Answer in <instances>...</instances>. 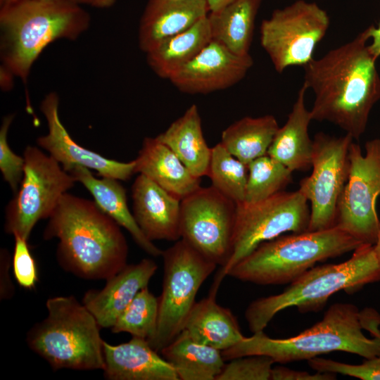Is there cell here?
Wrapping results in <instances>:
<instances>
[{"instance_id": "cell-1", "label": "cell", "mask_w": 380, "mask_h": 380, "mask_svg": "<svg viewBox=\"0 0 380 380\" xmlns=\"http://www.w3.org/2000/svg\"><path fill=\"white\" fill-rule=\"evenodd\" d=\"M369 28L350 42L303 66L304 82L315 95L312 120L331 122L355 140L365 132L380 99V77L369 49Z\"/></svg>"}, {"instance_id": "cell-2", "label": "cell", "mask_w": 380, "mask_h": 380, "mask_svg": "<svg viewBox=\"0 0 380 380\" xmlns=\"http://www.w3.org/2000/svg\"><path fill=\"white\" fill-rule=\"evenodd\" d=\"M48 219L43 238L58 239L56 258L64 270L84 279L106 280L127 264L120 226L94 201L65 193Z\"/></svg>"}, {"instance_id": "cell-3", "label": "cell", "mask_w": 380, "mask_h": 380, "mask_svg": "<svg viewBox=\"0 0 380 380\" xmlns=\"http://www.w3.org/2000/svg\"><path fill=\"white\" fill-rule=\"evenodd\" d=\"M90 15L72 0H20L0 8L1 70L27 81L31 68L53 42L75 40Z\"/></svg>"}, {"instance_id": "cell-4", "label": "cell", "mask_w": 380, "mask_h": 380, "mask_svg": "<svg viewBox=\"0 0 380 380\" xmlns=\"http://www.w3.org/2000/svg\"><path fill=\"white\" fill-rule=\"evenodd\" d=\"M360 310L352 303L331 305L323 318L299 334L286 338H272L264 331L244 337L232 347L222 351L224 360L263 355L274 362L285 364L308 360L333 351H343L365 359L380 355L373 338L363 334Z\"/></svg>"}, {"instance_id": "cell-5", "label": "cell", "mask_w": 380, "mask_h": 380, "mask_svg": "<svg viewBox=\"0 0 380 380\" xmlns=\"http://www.w3.org/2000/svg\"><path fill=\"white\" fill-rule=\"evenodd\" d=\"M380 281V265L374 245L362 243L346 261L314 266L291 282L281 293L253 300L245 319L250 331H264L280 311L296 307L301 312L322 309L329 297L339 291L354 293Z\"/></svg>"}, {"instance_id": "cell-6", "label": "cell", "mask_w": 380, "mask_h": 380, "mask_svg": "<svg viewBox=\"0 0 380 380\" xmlns=\"http://www.w3.org/2000/svg\"><path fill=\"white\" fill-rule=\"evenodd\" d=\"M361 244L336 226L281 234L261 243L226 276L258 285L290 284L316 263L354 251Z\"/></svg>"}, {"instance_id": "cell-7", "label": "cell", "mask_w": 380, "mask_h": 380, "mask_svg": "<svg viewBox=\"0 0 380 380\" xmlns=\"http://www.w3.org/2000/svg\"><path fill=\"white\" fill-rule=\"evenodd\" d=\"M46 308V317L27 333L29 348L53 370H103L101 328L85 305L73 296H58L48 298Z\"/></svg>"}, {"instance_id": "cell-8", "label": "cell", "mask_w": 380, "mask_h": 380, "mask_svg": "<svg viewBox=\"0 0 380 380\" xmlns=\"http://www.w3.org/2000/svg\"><path fill=\"white\" fill-rule=\"evenodd\" d=\"M161 256L164 274L158 325L148 342L158 353L183 330L199 289L217 266L182 239Z\"/></svg>"}, {"instance_id": "cell-9", "label": "cell", "mask_w": 380, "mask_h": 380, "mask_svg": "<svg viewBox=\"0 0 380 380\" xmlns=\"http://www.w3.org/2000/svg\"><path fill=\"white\" fill-rule=\"evenodd\" d=\"M310 217L308 199L299 189L283 190L254 203L237 204L232 254L215 281L220 284L227 272L261 243L285 232L308 231Z\"/></svg>"}, {"instance_id": "cell-10", "label": "cell", "mask_w": 380, "mask_h": 380, "mask_svg": "<svg viewBox=\"0 0 380 380\" xmlns=\"http://www.w3.org/2000/svg\"><path fill=\"white\" fill-rule=\"evenodd\" d=\"M23 157V177L6 208L4 230L28 240L34 225L50 217L76 181L54 158L35 146H27Z\"/></svg>"}, {"instance_id": "cell-11", "label": "cell", "mask_w": 380, "mask_h": 380, "mask_svg": "<svg viewBox=\"0 0 380 380\" xmlns=\"http://www.w3.org/2000/svg\"><path fill=\"white\" fill-rule=\"evenodd\" d=\"M329 26L326 11L315 2L297 0L274 10L262 21L260 44L277 72L295 65L304 66L312 58L318 43Z\"/></svg>"}, {"instance_id": "cell-12", "label": "cell", "mask_w": 380, "mask_h": 380, "mask_svg": "<svg viewBox=\"0 0 380 380\" xmlns=\"http://www.w3.org/2000/svg\"><path fill=\"white\" fill-rule=\"evenodd\" d=\"M363 155L359 144L349 148V174L338 201L336 227L362 243L374 245L380 229L376 201L380 195V139L365 144Z\"/></svg>"}, {"instance_id": "cell-13", "label": "cell", "mask_w": 380, "mask_h": 380, "mask_svg": "<svg viewBox=\"0 0 380 380\" xmlns=\"http://www.w3.org/2000/svg\"><path fill=\"white\" fill-rule=\"evenodd\" d=\"M236 207L213 186H200L181 201V239L224 267L232 254Z\"/></svg>"}, {"instance_id": "cell-14", "label": "cell", "mask_w": 380, "mask_h": 380, "mask_svg": "<svg viewBox=\"0 0 380 380\" xmlns=\"http://www.w3.org/2000/svg\"><path fill=\"white\" fill-rule=\"evenodd\" d=\"M353 139L348 134L337 137L322 132L312 139V171L300 181L298 189L311 204L308 231L336 225L338 201L348 177L349 148Z\"/></svg>"}, {"instance_id": "cell-15", "label": "cell", "mask_w": 380, "mask_h": 380, "mask_svg": "<svg viewBox=\"0 0 380 380\" xmlns=\"http://www.w3.org/2000/svg\"><path fill=\"white\" fill-rule=\"evenodd\" d=\"M253 65L250 54L239 56L212 39L169 80L183 93L206 94L236 84L245 77Z\"/></svg>"}, {"instance_id": "cell-16", "label": "cell", "mask_w": 380, "mask_h": 380, "mask_svg": "<svg viewBox=\"0 0 380 380\" xmlns=\"http://www.w3.org/2000/svg\"><path fill=\"white\" fill-rule=\"evenodd\" d=\"M59 97L49 93L42 100L40 110L48 126V133L37 139V144L69 171L76 165L96 170L100 176L128 180L135 172L134 160L127 163L110 160L77 144L62 124L59 114Z\"/></svg>"}, {"instance_id": "cell-17", "label": "cell", "mask_w": 380, "mask_h": 380, "mask_svg": "<svg viewBox=\"0 0 380 380\" xmlns=\"http://www.w3.org/2000/svg\"><path fill=\"white\" fill-rule=\"evenodd\" d=\"M133 215L150 241H177L181 239V201L139 174L132 186Z\"/></svg>"}, {"instance_id": "cell-18", "label": "cell", "mask_w": 380, "mask_h": 380, "mask_svg": "<svg viewBox=\"0 0 380 380\" xmlns=\"http://www.w3.org/2000/svg\"><path fill=\"white\" fill-rule=\"evenodd\" d=\"M157 270V264L149 258L127 264L106 280L103 289L87 291L82 303L92 313L101 328L111 329L139 291L148 286Z\"/></svg>"}, {"instance_id": "cell-19", "label": "cell", "mask_w": 380, "mask_h": 380, "mask_svg": "<svg viewBox=\"0 0 380 380\" xmlns=\"http://www.w3.org/2000/svg\"><path fill=\"white\" fill-rule=\"evenodd\" d=\"M103 376L108 380H179L174 368L148 341L132 336L111 345L104 341Z\"/></svg>"}, {"instance_id": "cell-20", "label": "cell", "mask_w": 380, "mask_h": 380, "mask_svg": "<svg viewBox=\"0 0 380 380\" xmlns=\"http://www.w3.org/2000/svg\"><path fill=\"white\" fill-rule=\"evenodd\" d=\"M210 13L205 0H148L140 19L139 46L146 53Z\"/></svg>"}, {"instance_id": "cell-21", "label": "cell", "mask_w": 380, "mask_h": 380, "mask_svg": "<svg viewBox=\"0 0 380 380\" xmlns=\"http://www.w3.org/2000/svg\"><path fill=\"white\" fill-rule=\"evenodd\" d=\"M135 172L143 175L180 200L201 186L175 153L156 137H146L134 160Z\"/></svg>"}, {"instance_id": "cell-22", "label": "cell", "mask_w": 380, "mask_h": 380, "mask_svg": "<svg viewBox=\"0 0 380 380\" xmlns=\"http://www.w3.org/2000/svg\"><path fill=\"white\" fill-rule=\"evenodd\" d=\"M69 173L92 195L99 208L130 234L135 243L153 257L162 255L163 251L148 240L137 224L127 205L126 191L118 179L95 177L89 168L76 165Z\"/></svg>"}, {"instance_id": "cell-23", "label": "cell", "mask_w": 380, "mask_h": 380, "mask_svg": "<svg viewBox=\"0 0 380 380\" xmlns=\"http://www.w3.org/2000/svg\"><path fill=\"white\" fill-rule=\"evenodd\" d=\"M219 286L214 282L209 295L195 303L183 330L196 341L222 351L245 336L230 309L216 302Z\"/></svg>"}, {"instance_id": "cell-24", "label": "cell", "mask_w": 380, "mask_h": 380, "mask_svg": "<svg viewBox=\"0 0 380 380\" xmlns=\"http://www.w3.org/2000/svg\"><path fill=\"white\" fill-rule=\"evenodd\" d=\"M307 89L303 84L285 124L279 127L267 153L293 172L312 167L313 141L308 127L312 120L305 103Z\"/></svg>"}, {"instance_id": "cell-25", "label": "cell", "mask_w": 380, "mask_h": 380, "mask_svg": "<svg viewBox=\"0 0 380 380\" xmlns=\"http://www.w3.org/2000/svg\"><path fill=\"white\" fill-rule=\"evenodd\" d=\"M156 138L167 146L194 176H207L212 148L204 138L201 115L196 105H191Z\"/></svg>"}, {"instance_id": "cell-26", "label": "cell", "mask_w": 380, "mask_h": 380, "mask_svg": "<svg viewBox=\"0 0 380 380\" xmlns=\"http://www.w3.org/2000/svg\"><path fill=\"white\" fill-rule=\"evenodd\" d=\"M160 353L179 380H216L225 365L221 350L196 341L185 330Z\"/></svg>"}, {"instance_id": "cell-27", "label": "cell", "mask_w": 380, "mask_h": 380, "mask_svg": "<svg viewBox=\"0 0 380 380\" xmlns=\"http://www.w3.org/2000/svg\"><path fill=\"white\" fill-rule=\"evenodd\" d=\"M211 40L207 15L189 29L163 41L147 52L148 65L158 77L169 80L194 59Z\"/></svg>"}, {"instance_id": "cell-28", "label": "cell", "mask_w": 380, "mask_h": 380, "mask_svg": "<svg viewBox=\"0 0 380 380\" xmlns=\"http://www.w3.org/2000/svg\"><path fill=\"white\" fill-rule=\"evenodd\" d=\"M262 0H236L208 15L212 39L239 56L250 54Z\"/></svg>"}, {"instance_id": "cell-29", "label": "cell", "mask_w": 380, "mask_h": 380, "mask_svg": "<svg viewBox=\"0 0 380 380\" xmlns=\"http://www.w3.org/2000/svg\"><path fill=\"white\" fill-rule=\"evenodd\" d=\"M274 116L243 117L227 127L220 143L235 158L248 165L267 153L279 129Z\"/></svg>"}, {"instance_id": "cell-30", "label": "cell", "mask_w": 380, "mask_h": 380, "mask_svg": "<svg viewBox=\"0 0 380 380\" xmlns=\"http://www.w3.org/2000/svg\"><path fill=\"white\" fill-rule=\"evenodd\" d=\"M247 167L245 203L267 199L292 182L293 171L267 154L253 160Z\"/></svg>"}, {"instance_id": "cell-31", "label": "cell", "mask_w": 380, "mask_h": 380, "mask_svg": "<svg viewBox=\"0 0 380 380\" xmlns=\"http://www.w3.org/2000/svg\"><path fill=\"white\" fill-rule=\"evenodd\" d=\"M212 185L236 204L245 199L248 167L220 142L212 148L208 172Z\"/></svg>"}, {"instance_id": "cell-32", "label": "cell", "mask_w": 380, "mask_h": 380, "mask_svg": "<svg viewBox=\"0 0 380 380\" xmlns=\"http://www.w3.org/2000/svg\"><path fill=\"white\" fill-rule=\"evenodd\" d=\"M158 313L159 298L146 286L121 312L111 331L115 334L126 332L150 342L156 332Z\"/></svg>"}, {"instance_id": "cell-33", "label": "cell", "mask_w": 380, "mask_h": 380, "mask_svg": "<svg viewBox=\"0 0 380 380\" xmlns=\"http://www.w3.org/2000/svg\"><path fill=\"white\" fill-rule=\"evenodd\" d=\"M274 361L269 356H243L225 363L216 380H271Z\"/></svg>"}, {"instance_id": "cell-34", "label": "cell", "mask_w": 380, "mask_h": 380, "mask_svg": "<svg viewBox=\"0 0 380 380\" xmlns=\"http://www.w3.org/2000/svg\"><path fill=\"white\" fill-rule=\"evenodd\" d=\"M14 115L3 118L0 128V170L4 179L9 184L15 194L19 189L25 168V159L15 154L8 142V133Z\"/></svg>"}, {"instance_id": "cell-35", "label": "cell", "mask_w": 380, "mask_h": 380, "mask_svg": "<svg viewBox=\"0 0 380 380\" xmlns=\"http://www.w3.org/2000/svg\"><path fill=\"white\" fill-rule=\"evenodd\" d=\"M315 371L341 374L362 380H380V355L366 359L362 364L351 365L315 357L308 360Z\"/></svg>"}, {"instance_id": "cell-36", "label": "cell", "mask_w": 380, "mask_h": 380, "mask_svg": "<svg viewBox=\"0 0 380 380\" xmlns=\"http://www.w3.org/2000/svg\"><path fill=\"white\" fill-rule=\"evenodd\" d=\"M14 240L12 267L15 279L22 288L32 289L39 281L37 263L27 240L17 235L14 236Z\"/></svg>"}, {"instance_id": "cell-37", "label": "cell", "mask_w": 380, "mask_h": 380, "mask_svg": "<svg viewBox=\"0 0 380 380\" xmlns=\"http://www.w3.org/2000/svg\"><path fill=\"white\" fill-rule=\"evenodd\" d=\"M311 374L305 371H298L283 366L273 367L271 380H334L335 373L316 371Z\"/></svg>"}, {"instance_id": "cell-38", "label": "cell", "mask_w": 380, "mask_h": 380, "mask_svg": "<svg viewBox=\"0 0 380 380\" xmlns=\"http://www.w3.org/2000/svg\"><path fill=\"white\" fill-rule=\"evenodd\" d=\"M12 265V258L6 248L0 253V299L8 300L13 298L15 288L11 281L9 271Z\"/></svg>"}, {"instance_id": "cell-39", "label": "cell", "mask_w": 380, "mask_h": 380, "mask_svg": "<svg viewBox=\"0 0 380 380\" xmlns=\"http://www.w3.org/2000/svg\"><path fill=\"white\" fill-rule=\"evenodd\" d=\"M363 329L368 331L380 350V315L374 309L366 308L360 311Z\"/></svg>"}, {"instance_id": "cell-40", "label": "cell", "mask_w": 380, "mask_h": 380, "mask_svg": "<svg viewBox=\"0 0 380 380\" xmlns=\"http://www.w3.org/2000/svg\"><path fill=\"white\" fill-rule=\"evenodd\" d=\"M369 37L372 39V43L369 45V49L374 57L377 59L380 56V22L378 27L373 25L368 27Z\"/></svg>"}, {"instance_id": "cell-41", "label": "cell", "mask_w": 380, "mask_h": 380, "mask_svg": "<svg viewBox=\"0 0 380 380\" xmlns=\"http://www.w3.org/2000/svg\"><path fill=\"white\" fill-rule=\"evenodd\" d=\"M80 5H88L97 8H107L111 7L116 0H72Z\"/></svg>"}, {"instance_id": "cell-42", "label": "cell", "mask_w": 380, "mask_h": 380, "mask_svg": "<svg viewBox=\"0 0 380 380\" xmlns=\"http://www.w3.org/2000/svg\"><path fill=\"white\" fill-rule=\"evenodd\" d=\"M209 11H217L236 0H205Z\"/></svg>"}, {"instance_id": "cell-43", "label": "cell", "mask_w": 380, "mask_h": 380, "mask_svg": "<svg viewBox=\"0 0 380 380\" xmlns=\"http://www.w3.org/2000/svg\"><path fill=\"white\" fill-rule=\"evenodd\" d=\"M374 249L377 258V260L380 265V229L378 234V236L376 243L374 244Z\"/></svg>"}, {"instance_id": "cell-44", "label": "cell", "mask_w": 380, "mask_h": 380, "mask_svg": "<svg viewBox=\"0 0 380 380\" xmlns=\"http://www.w3.org/2000/svg\"><path fill=\"white\" fill-rule=\"evenodd\" d=\"M20 0H0V6H6L10 4H13Z\"/></svg>"}, {"instance_id": "cell-45", "label": "cell", "mask_w": 380, "mask_h": 380, "mask_svg": "<svg viewBox=\"0 0 380 380\" xmlns=\"http://www.w3.org/2000/svg\"><path fill=\"white\" fill-rule=\"evenodd\" d=\"M48 1H53V0H48Z\"/></svg>"}]
</instances>
